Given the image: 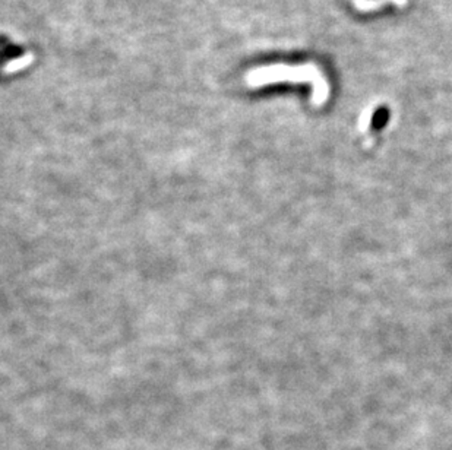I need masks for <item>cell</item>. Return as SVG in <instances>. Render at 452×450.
Masks as SVG:
<instances>
[{
  "instance_id": "cell-1",
  "label": "cell",
  "mask_w": 452,
  "mask_h": 450,
  "mask_svg": "<svg viewBox=\"0 0 452 450\" xmlns=\"http://www.w3.org/2000/svg\"><path fill=\"white\" fill-rule=\"evenodd\" d=\"M245 82L248 83L249 88H261L265 87V85L279 82H311L313 87V105H322L330 95L328 82L325 81L322 72L318 69V66L311 63L299 64V66H289V64L277 63L270 64V66L253 68L246 73Z\"/></svg>"
},
{
  "instance_id": "cell-2",
  "label": "cell",
  "mask_w": 452,
  "mask_h": 450,
  "mask_svg": "<svg viewBox=\"0 0 452 450\" xmlns=\"http://www.w3.org/2000/svg\"><path fill=\"white\" fill-rule=\"evenodd\" d=\"M33 61H34V54L33 53H27V54L21 56L18 59L9 60L4 66V73L5 75H11V73L23 71V69L28 68Z\"/></svg>"
}]
</instances>
